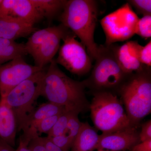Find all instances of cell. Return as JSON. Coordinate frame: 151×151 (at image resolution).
<instances>
[{"mask_svg":"<svg viewBox=\"0 0 151 151\" xmlns=\"http://www.w3.org/2000/svg\"><path fill=\"white\" fill-rule=\"evenodd\" d=\"M50 64L42 81L40 96L50 103L64 107L67 111L80 113L89 109L84 81L68 77L60 69L55 59Z\"/></svg>","mask_w":151,"mask_h":151,"instance_id":"1","label":"cell"},{"mask_svg":"<svg viewBox=\"0 0 151 151\" xmlns=\"http://www.w3.org/2000/svg\"><path fill=\"white\" fill-rule=\"evenodd\" d=\"M98 12L96 1L69 0L59 16L61 24L80 39L92 60H95L98 54V45L94 41V33Z\"/></svg>","mask_w":151,"mask_h":151,"instance_id":"2","label":"cell"},{"mask_svg":"<svg viewBox=\"0 0 151 151\" xmlns=\"http://www.w3.org/2000/svg\"><path fill=\"white\" fill-rule=\"evenodd\" d=\"M126 108V113L134 127L151 113V67L130 76L118 91Z\"/></svg>","mask_w":151,"mask_h":151,"instance_id":"3","label":"cell"},{"mask_svg":"<svg viewBox=\"0 0 151 151\" xmlns=\"http://www.w3.org/2000/svg\"><path fill=\"white\" fill-rule=\"evenodd\" d=\"M118 45L115 43L98 45V54L92 73L89 78L84 80L86 87L94 92L119 91L129 78L131 74L123 70L117 59Z\"/></svg>","mask_w":151,"mask_h":151,"instance_id":"4","label":"cell"},{"mask_svg":"<svg viewBox=\"0 0 151 151\" xmlns=\"http://www.w3.org/2000/svg\"><path fill=\"white\" fill-rule=\"evenodd\" d=\"M89 109L94 127L103 133H111L134 127L131 124L120 100L113 92H93Z\"/></svg>","mask_w":151,"mask_h":151,"instance_id":"5","label":"cell"},{"mask_svg":"<svg viewBox=\"0 0 151 151\" xmlns=\"http://www.w3.org/2000/svg\"><path fill=\"white\" fill-rule=\"evenodd\" d=\"M46 70L35 73L11 90L3 97L13 112L18 131H22L35 110L40 96L42 81Z\"/></svg>","mask_w":151,"mask_h":151,"instance_id":"6","label":"cell"},{"mask_svg":"<svg viewBox=\"0 0 151 151\" xmlns=\"http://www.w3.org/2000/svg\"><path fill=\"white\" fill-rule=\"evenodd\" d=\"M139 18L128 3L103 18L100 21L105 33V45L128 40L136 33Z\"/></svg>","mask_w":151,"mask_h":151,"instance_id":"7","label":"cell"},{"mask_svg":"<svg viewBox=\"0 0 151 151\" xmlns=\"http://www.w3.org/2000/svg\"><path fill=\"white\" fill-rule=\"evenodd\" d=\"M76 37L70 30L63 38V44L60 47L55 61L58 65H62L70 73L83 76L91 70L92 60L85 46Z\"/></svg>","mask_w":151,"mask_h":151,"instance_id":"8","label":"cell"},{"mask_svg":"<svg viewBox=\"0 0 151 151\" xmlns=\"http://www.w3.org/2000/svg\"><path fill=\"white\" fill-rule=\"evenodd\" d=\"M45 69L28 64L23 57L0 65V96L5 97L11 90L39 71Z\"/></svg>","mask_w":151,"mask_h":151,"instance_id":"9","label":"cell"},{"mask_svg":"<svg viewBox=\"0 0 151 151\" xmlns=\"http://www.w3.org/2000/svg\"><path fill=\"white\" fill-rule=\"evenodd\" d=\"M137 127H131L116 132L102 133L92 151L105 150L112 151L130 150L139 142Z\"/></svg>","mask_w":151,"mask_h":151,"instance_id":"10","label":"cell"},{"mask_svg":"<svg viewBox=\"0 0 151 151\" xmlns=\"http://www.w3.org/2000/svg\"><path fill=\"white\" fill-rule=\"evenodd\" d=\"M70 31L61 24L52 27L47 37L32 56L35 65L44 68L45 65L50 63L59 50L61 40Z\"/></svg>","mask_w":151,"mask_h":151,"instance_id":"11","label":"cell"},{"mask_svg":"<svg viewBox=\"0 0 151 151\" xmlns=\"http://www.w3.org/2000/svg\"><path fill=\"white\" fill-rule=\"evenodd\" d=\"M0 17H9L34 25L43 17L31 0H2Z\"/></svg>","mask_w":151,"mask_h":151,"instance_id":"12","label":"cell"},{"mask_svg":"<svg viewBox=\"0 0 151 151\" xmlns=\"http://www.w3.org/2000/svg\"><path fill=\"white\" fill-rule=\"evenodd\" d=\"M142 45L137 41H129L122 46L118 45L116 56L122 69L128 74L142 69L143 65L139 59V52Z\"/></svg>","mask_w":151,"mask_h":151,"instance_id":"13","label":"cell"},{"mask_svg":"<svg viewBox=\"0 0 151 151\" xmlns=\"http://www.w3.org/2000/svg\"><path fill=\"white\" fill-rule=\"evenodd\" d=\"M37 29L34 25L12 18L0 17V38L15 40L30 35Z\"/></svg>","mask_w":151,"mask_h":151,"instance_id":"14","label":"cell"},{"mask_svg":"<svg viewBox=\"0 0 151 151\" xmlns=\"http://www.w3.org/2000/svg\"><path fill=\"white\" fill-rule=\"evenodd\" d=\"M17 131L12 110L4 98H0V138L14 147Z\"/></svg>","mask_w":151,"mask_h":151,"instance_id":"15","label":"cell"},{"mask_svg":"<svg viewBox=\"0 0 151 151\" xmlns=\"http://www.w3.org/2000/svg\"><path fill=\"white\" fill-rule=\"evenodd\" d=\"M98 138L99 135L90 124L87 122L82 123L70 151H92Z\"/></svg>","mask_w":151,"mask_h":151,"instance_id":"16","label":"cell"},{"mask_svg":"<svg viewBox=\"0 0 151 151\" xmlns=\"http://www.w3.org/2000/svg\"><path fill=\"white\" fill-rule=\"evenodd\" d=\"M27 54L25 44L0 38V65Z\"/></svg>","mask_w":151,"mask_h":151,"instance_id":"17","label":"cell"},{"mask_svg":"<svg viewBox=\"0 0 151 151\" xmlns=\"http://www.w3.org/2000/svg\"><path fill=\"white\" fill-rule=\"evenodd\" d=\"M43 18L51 21L60 15L67 1L65 0H31Z\"/></svg>","mask_w":151,"mask_h":151,"instance_id":"18","label":"cell"},{"mask_svg":"<svg viewBox=\"0 0 151 151\" xmlns=\"http://www.w3.org/2000/svg\"><path fill=\"white\" fill-rule=\"evenodd\" d=\"M66 111H68L64 107L54 103L42 104L35 109L23 129L29 127L34 128L36 124L41 120L51 116L60 115Z\"/></svg>","mask_w":151,"mask_h":151,"instance_id":"19","label":"cell"},{"mask_svg":"<svg viewBox=\"0 0 151 151\" xmlns=\"http://www.w3.org/2000/svg\"><path fill=\"white\" fill-rule=\"evenodd\" d=\"M52 27L37 30L32 34L29 38L27 42L25 44L28 54L32 56L39 48L45 40L51 31Z\"/></svg>","mask_w":151,"mask_h":151,"instance_id":"20","label":"cell"},{"mask_svg":"<svg viewBox=\"0 0 151 151\" xmlns=\"http://www.w3.org/2000/svg\"><path fill=\"white\" fill-rule=\"evenodd\" d=\"M79 114L78 112H71L65 132V134L67 135L73 142L78 135L82 124L78 119Z\"/></svg>","mask_w":151,"mask_h":151,"instance_id":"21","label":"cell"},{"mask_svg":"<svg viewBox=\"0 0 151 151\" xmlns=\"http://www.w3.org/2000/svg\"><path fill=\"white\" fill-rule=\"evenodd\" d=\"M71 112L72 111H66L60 115L52 129L47 134V137H52L65 134Z\"/></svg>","mask_w":151,"mask_h":151,"instance_id":"22","label":"cell"},{"mask_svg":"<svg viewBox=\"0 0 151 151\" xmlns=\"http://www.w3.org/2000/svg\"><path fill=\"white\" fill-rule=\"evenodd\" d=\"M136 34L145 38L151 37V15L145 16L139 19Z\"/></svg>","mask_w":151,"mask_h":151,"instance_id":"23","label":"cell"},{"mask_svg":"<svg viewBox=\"0 0 151 151\" xmlns=\"http://www.w3.org/2000/svg\"><path fill=\"white\" fill-rule=\"evenodd\" d=\"M61 114L44 119L36 124L34 128L36 129L39 134L44 133L47 134Z\"/></svg>","mask_w":151,"mask_h":151,"instance_id":"24","label":"cell"},{"mask_svg":"<svg viewBox=\"0 0 151 151\" xmlns=\"http://www.w3.org/2000/svg\"><path fill=\"white\" fill-rule=\"evenodd\" d=\"M128 2L143 16L151 15V0H130Z\"/></svg>","mask_w":151,"mask_h":151,"instance_id":"25","label":"cell"},{"mask_svg":"<svg viewBox=\"0 0 151 151\" xmlns=\"http://www.w3.org/2000/svg\"><path fill=\"white\" fill-rule=\"evenodd\" d=\"M48 137L52 142L63 151H70L73 143L70 138L65 134L60 136Z\"/></svg>","mask_w":151,"mask_h":151,"instance_id":"26","label":"cell"},{"mask_svg":"<svg viewBox=\"0 0 151 151\" xmlns=\"http://www.w3.org/2000/svg\"><path fill=\"white\" fill-rule=\"evenodd\" d=\"M139 59L142 64L148 67L151 66V41L145 46H142L139 52Z\"/></svg>","mask_w":151,"mask_h":151,"instance_id":"27","label":"cell"},{"mask_svg":"<svg viewBox=\"0 0 151 151\" xmlns=\"http://www.w3.org/2000/svg\"><path fill=\"white\" fill-rule=\"evenodd\" d=\"M30 151H46L42 137L37 136L32 139L27 146Z\"/></svg>","mask_w":151,"mask_h":151,"instance_id":"28","label":"cell"},{"mask_svg":"<svg viewBox=\"0 0 151 151\" xmlns=\"http://www.w3.org/2000/svg\"><path fill=\"white\" fill-rule=\"evenodd\" d=\"M140 142H145L151 139V120L144 123L142 126L140 133H139Z\"/></svg>","mask_w":151,"mask_h":151,"instance_id":"29","label":"cell"},{"mask_svg":"<svg viewBox=\"0 0 151 151\" xmlns=\"http://www.w3.org/2000/svg\"><path fill=\"white\" fill-rule=\"evenodd\" d=\"M130 151H151V139L140 142L134 146Z\"/></svg>","mask_w":151,"mask_h":151,"instance_id":"30","label":"cell"},{"mask_svg":"<svg viewBox=\"0 0 151 151\" xmlns=\"http://www.w3.org/2000/svg\"><path fill=\"white\" fill-rule=\"evenodd\" d=\"M42 138L46 151H63L52 142L47 136Z\"/></svg>","mask_w":151,"mask_h":151,"instance_id":"31","label":"cell"},{"mask_svg":"<svg viewBox=\"0 0 151 151\" xmlns=\"http://www.w3.org/2000/svg\"><path fill=\"white\" fill-rule=\"evenodd\" d=\"M0 151H15L13 147L9 145L0 138Z\"/></svg>","mask_w":151,"mask_h":151,"instance_id":"32","label":"cell"},{"mask_svg":"<svg viewBox=\"0 0 151 151\" xmlns=\"http://www.w3.org/2000/svg\"><path fill=\"white\" fill-rule=\"evenodd\" d=\"M28 145L27 143L24 142L23 141L19 139V143L18 147L15 151H30L28 148Z\"/></svg>","mask_w":151,"mask_h":151,"instance_id":"33","label":"cell"},{"mask_svg":"<svg viewBox=\"0 0 151 151\" xmlns=\"http://www.w3.org/2000/svg\"><path fill=\"white\" fill-rule=\"evenodd\" d=\"M97 151H110L108 150H97Z\"/></svg>","mask_w":151,"mask_h":151,"instance_id":"34","label":"cell"},{"mask_svg":"<svg viewBox=\"0 0 151 151\" xmlns=\"http://www.w3.org/2000/svg\"><path fill=\"white\" fill-rule=\"evenodd\" d=\"M2 0H0V3H1V2Z\"/></svg>","mask_w":151,"mask_h":151,"instance_id":"35","label":"cell"}]
</instances>
